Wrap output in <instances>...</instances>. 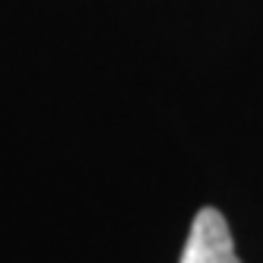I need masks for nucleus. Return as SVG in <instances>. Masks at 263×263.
<instances>
[{"instance_id": "f257e3e1", "label": "nucleus", "mask_w": 263, "mask_h": 263, "mask_svg": "<svg viewBox=\"0 0 263 263\" xmlns=\"http://www.w3.org/2000/svg\"><path fill=\"white\" fill-rule=\"evenodd\" d=\"M181 263H241L232 241V229L216 206H203L197 213L181 251Z\"/></svg>"}]
</instances>
